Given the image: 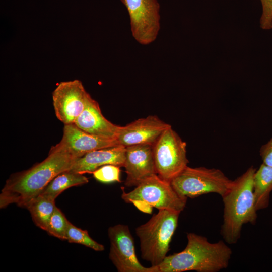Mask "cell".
Returning <instances> with one entry per match:
<instances>
[{
	"label": "cell",
	"mask_w": 272,
	"mask_h": 272,
	"mask_svg": "<svg viewBox=\"0 0 272 272\" xmlns=\"http://www.w3.org/2000/svg\"><path fill=\"white\" fill-rule=\"evenodd\" d=\"M77 158L59 143L52 146L43 161L11 175L0 194L1 208L13 203L26 208L54 178L70 170Z\"/></svg>",
	"instance_id": "1"
},
{
	"label": "cell",
	"mask_w": 272,
	"mask_h": 272,
	"mask_svg": "<svg viewBox=\"0 0 272 272\" xmlns=\"http://www.w3.org/2000/svg\"><path fill=\"white\" fill-rule=\"evenodd\" d=\"M187 244L182 251L166 256L148 272H217L226 268L232 251L223 241L209 242L206 237L193 233L187 234Z\"/></svg>",
	"instance_id": "2"
},
{
	"label": "cell",
	"mask_w": 272,
	"mask_h": 272,
	"mask_svg": "<svg viewBox=\"0 0 272 272\" xmlns=\"http://www.w3.org/2000/svg\"><path fill=\"white\" fill-rule=\"evenodd\" d=\"M256 170L253 166L248 168L233 181L230 189L222 197L224 215L221 235L228 244L237 242L244 224L254 225L256 222L253 184Z\"/></svg>",
	"instance_id": "3"
},
{
	"label": "cell",
	"mask_w": 272,
	"mask_h": 272,
	"mask_svg": "<svg viewBox=\"0 0 272 272\" xmlns=\"http://www.w3.org/2000/svg\"><path fill=\"white\" fill-rule=\"evenodd\" d=\"M180 213L159 210L149 221L135 229L142 258L150 262L152 266L158 265L166 257Z\"/></svg>",
	"instance_id": "4"
},
{
	"label": "cell",
	"mask_w": 272,
	"mask_h": 272,
	"mask_svg": "<svg viewBox=\"0 0 272 272\" xmlns=\"http://www.w3.org/2000/svg\"><path fill=\"white\" fill-rule=\"evenodd\" d=\"M121 198L132 203L141 212L151 214L153 208L181 212L186 204L187 198L179 195L171 182L154 175L135 186L129 192L122 188Z\"/></svg>",
	"instance_id": "5"
},
{
	"label": "cell",
	"mask_w": 272,
	"mask_h": 272,
	"mask_svg": "<svg viewBox=\"0 0 272 272\" xmlns=\"http://www.w3.org/2000/svg\"><path fill=\"white\" fill-rule=\"evenodd\" d=\"M170 182L179 195L193 198L210 193L222 197L231 188L233 180L218 169L187 166Z\"/></svg>",
	"instance_id": "6"
},
{
	"label": "cell",
	"mask_w": 272,
	"mask_h": 272,
	"mask_svg": "<svg viewBox=\"0 0 272 272\" xmlns=\"http://www.w3.org/2000/svg\"><path fill=\"white\" fill-rule=\"evenodd\" d=\"M157 175L171 182L189 163L186 155V143L172 128H167L153 146Z\"/></svg>",
	"instance_id": "7"
},
{
	"label": "cell",
	"mask_w": 272,
	"mask_h": 272,
	"mask_svg": "<svg viewBox=\"0 0 272 272\" xmlns=\"http://www.w3.org/2000/svg\"><path fill=\"white\" fill-rule=\"evenodd\" d=\"M130 19L134 39L142 45L153 43L160 30V5L157 0H121Z\"/></svg>",
	"instance_id": "8"
},
{
	"label": "cell",
	"mask_w": 272,
	"mask_h": 272,
	"mask_svg": "<svg viewBox=\"0 0 272 272\" xmlns=\"http://www.w3.org/2000/svg\"><path fill=\"white\" fill-rule=\"evenodd\" d=\"M90 94L76 79L59 83L52 92L56 117L64 124L74 123L84 110Z\"/></svg>",
	"instance_id": "9"
},
{
	"label": "cell",
	"mask_w": 272,
	"mask_h": 272,
	"mask_svg": "<svg viewBox=\"0 0 272 272\" xmlns=\"http://www.w3.org/2000/svg\"><path fill=\"white\" fill-rule=\"evenodd\" d=\"M109 257L118 272H148L136 255L133 237L129 227L117 224L108 229Z\"/></svg>",
	"instance_id": "10"
},
{
	"label": "cell",
	"mask_w": 272,
	"mask_h": 272,
	"mask_svg": "<svg viewBox=\"0 0 272 272\" xmlns=\"http://www.w3.org/2000/svg\"><path fill=\"white\" fill-rule=\"evenodd\" d=\"M153 145H136L126 147L123 167L126 177L124 185L137 186L147 179L157 175Z\"/></svg>",
	"instance_id": "11"
},
{
	"label": "cell",
	"mask_w": 272,
	"mask_h": 272,
	"mask_svg": "<svg viewBox=\"0 0 272 272\" xmlns=\"http://www.w3.org/2000/svg\"><path fill=\"white\" fill-rule=\"evenodd\" d=\"M170 125L156 115H149L121 126L117 141L125 147L141 144L153 145Z\"/></svg>",
	"instance_id": "12"
},
{
	"label": "cell",
	"mask_w": 272,
	"mask_h": 272,
	"mask_svg": "<svg viewBox=\"0 0 272 272\" xmlns=\"http://www.w3.org/2000/svg\"><path fill=\"white\" fill-rule=\"evenodd\" d=\"M64 125L62 137L59 143L78 158L96 150L120 145L117 140L92 135L74 123Z\"/></svg>",
	"instance_id": "13"
},
{
	"label": "cell",
	"mask_w": 272,
	"mask_h": 272,
	"mask_svg": "<svg viewBox=\"0 0 272 272\" xmlns=\"http://www.w3.org/2000/svg\"><path fill=\"white\" fill-rule=\"evenodd\" d=\"M74 123L90 134L113 140H117L121 127L111 122L103 116L98 103L90 95L84 110Z\"/></svg>",
	"instance_id": "14"
},
{
	"label": "cell",
	"mask_w": 272,
	"mask_h": 272,
	"mask_svg": "<svg viewBox=\"0 0 272 272\" xmlns=\"http://www.w3.org/2000/svg\"><path fill=\"white\" fill-rule=\"evenodd\" d=\"M125 151V147L118 145L91 151L77 158L70 171L81 174L92 173L105 165L123 167Z\"/></svg>",
	"instance_id": "15"
},
{
	"label": "cell",
	"mask_w": 272,
	"mask_h": 272,
	"mask_svg": "<svg viewBox=\"0 0 272 272\" xmlns=\"http://www.w3.org/2000/svg\"><path fill=\"white\" fill-rule=\"evenodd\" d=\"M55 198L41 193L27 205L32 220L35 225L46 231L50 219L56 207Z\"/></svg>",
	"instance_id": "16"
},
{
	"label": "cell",
	"mask_w": 272,
	"mask_h": 272,
	"mask_svg": "<svg viewBox=\"0 0 272 272\" xmlns=\"http://www.w3.org/2000/svg\"><path fill=\"white\" fill-rule=\"evenodd\" d=\"M254 194L257 211L267 208L272 191V167L262 163L254 175Z\"/></svg>",
	"instance_id": "17"
},
{
	"label": "cell",
	"mask_w": 272,
	"mask_h": 272,
	"mask_svg": "<svg viewBox=\"0 0 272 272\" xmlns=\"http://www.w3.org/2000/svg\"><path fill=\"white\" fill-rule=\"evenodd\" d=\"M88 179L83 174L70 170L64 171L54 178L41 192L56 198L65 190L87 183Z\"/></svg>",
	"instance_id": "18"
},
{
	"label": "cell",
	"mask_w": 272,
	"mask_h": 272,
	"mask_svg": "<svg viewBox=\"0 0 272 272\" xmlns=\"http://www.w3.org/2000/svg\"><path fill=\"white\" fill-rule=\"evenodd\" d=\"M70 243L80 244L96 251H102L104 246L93 240L87 230L79 228L70 221L66 233V239Z\"/></svg>",
	"instance_id": "19"
},
{
	"label": "cell",
	"mask_w": 272,
	"mask_h": 272,
	"mask_svg": "<svg viewBox=\"0 0 272 272\" xmlns=\"http://www.w3.org/2000/svg\"><path fill=\"white\" fill-rule=\"evenodd\" d=\"M69 221L57 207L53 213L46 232L50 235L61 240H65Z\"/></svg>",
	"instance_id": "20"
},
{
	"label": "cell",
	"mask_w": 272,
	"mask_h": 272,
	"mask_svg": "<svg viewBox=\"0 0 272 272\" xmlns=\"http://www.w3.org/2000/svg\"><path fill=\"white\" fill-rule=\"evenodd\" d=\"M119 166L108 164L102 166L93 173L94 178L102 183L120 182Z\"/></svg>",
	"instance_id": "21"
},
{
	"label": "cell",
	"mask_w": 272,
	"mask_h": 272,
	"mask_svg": "<svg viewBox=\"0 0 272 272\" xmlns=\"http://www.w3.org/2000/svg\"><path fill=\"white\" fill-rule=\"evenodd\" d=\"M262 13L260 18V27L263 29L272 28V0H260Z\"/></svg>",
	"instance_id": "22"
},
{
	"label": "cell",
	"mask_w": 272,
	"mask_h": 272,
	"mask_svg": "<svg viewBox=\"0 0 272 272\" xmlns=\"http://www.w3.org/2000/svg\"><path fill=\"white\" fill-rule=\"evenodd\" d=\"M259 154L262 163L272 167V137L267 143L261 147Z\"/></svg>",
	"instance_id": "23"
}]
</instances>
